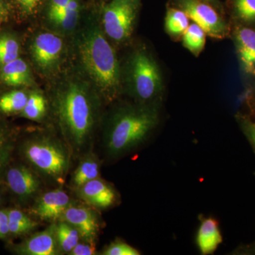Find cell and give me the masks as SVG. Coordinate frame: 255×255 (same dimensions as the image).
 I'll use <instances>...</instances> for the list:
<instances>
[{
  "instance_id": "cell-1",
  "label": "cell",
  "mask_w": 255,
  "mask_h": 255,
  "mask_svg": "<svg viewBox=\"0 0 255 255\" xmlns=\"http://www.w3.org/2000/svg\"><path fill=\"white\" fill-rule=\"evenodd\" d=\"M55 107L64 141L73 155L83 153L90 145L95 125L91 96L85 87L70 84L57 95Z\"/></svg>"
},
{
  "instance_id": "cell-2",
  "label": "cell",
  "mask_w": 255,
  "mask_h": 255,
  "mask_svg": "<svg viewBox=\"0 0 255 255\" xmlns=\"http://www.w3.org/2000/svg\"><path fill=\"white\" fill-rule=\"evenodd\" d=\"M157 123L158 114L155 109L130 107L121 110L106 132L107 155L118 158L135 150L145 141Z\"/></svg>"
},
{
  "instance_id": "cell-3",
  "label": "cell",
  "mask_w": 255,
  "mask_h": 255,
  "mask_svg": "<svg viewBox=\"0 0 255 255\" xmlns=\"http://www.w3.org/2000/svg\"><path fill=\"white\" fill-rule=\"evenodd\" d=\"M84 66L102 92L113 100L120 86V70L115 53L97 28L88 30L80 46Z\"/></svg>"
},
{
  "instance_id": "cell-4",
  "label": "cell",
  "mask_w": 255,
  "mask_h": 255,
  "mask_svg": "<svg viewBox=\"0 0 255 255\" xmlns=\"http://www.w3.org/2000/svg\"><path fill=\"white\" fill-rule=\"evenodd\" d=\"M20 152L39 177L61 186L65 184L71 163V151L65 142L46 134L25 140Z\"/></svg>"
},
{
  "instance_id": "cell-5",
  "label": "cell",
  "mask_w": 255,
  "mask_h": 255,
  "mask_svg": "<svg viewBox=\"0 0 255 255\" xmlns=\"http://www.w3.org/2000/svg\"><path fill=\"white\" fill-rule=\"evenodd\" d=\"M132 85L139 100L149 101L161 90V77L157 64L145 52H137L131 63Z\"/></svg>"
},
{
  "instance_id": "cell-6",
  "label": "cell",
  "mask_w": 255,
  "mask_h": 255,
  "mask_svg": "<svg viewBox=\"0 0 255 255\" xmlns=\"http://www.w3.org/2000/svg\"><path fill=\"white\" fill-rule=\"evenodd\" d=\"M135 0H113L104 9L106 33L112 39L122 41L130 34L136 16Z\"/></svg>"
},
{
  "instance_id": "cell-7",
  "label": "cell",
  "mask_w": 255,
  "mask_h": 255,
  "mask_svg": "<svg viewBox=\"0 0 255 255\" xmlns=\"http://www.w3.org/2000/svg\"><path fill=\"white\" fill-rule=\"evenodd\" d=\"M188 17L199 25L209 36L222 38L227 33L226 23L209 5L200 0H178Z\"/></svg>"
},
{
  "instance_id": "cell-8",
  "label": "cell",
  "mask_w": 255,
  "mask_h": 255,
  "mask_svg": "<svg viewBox=\"0 0 255 255\" xmlns=\"http://www.w3.org/2000/svg\"><path fill=\"white\" fill-rule=\"evenodd\" d=\"M6 182L11 192L22 203L33 199L41 188L39 176L23 164L6 169Z\"/></svg>"
},
{
  "instance_id": "cell-9",
  "label": "cell",
  "mask_w": 255,
  "mask_h": 255,
  "mask_svg": "<svg viewBox=\"0 0 255 255\" xmlns=\"http://www.w3.org/2000/svg\"><path fill=\"white\" fill-rule=\"evenodd\" d=\"M70 205V196L60 188L48 191L38 197L32 207L31 213L42 221L55 222L62 219Z\"/></svg>"
},
{
  "instance_id": "cell-10",
  "label": "cell",
  "mask_w": 255,
  "mask_h": 255,
  "mask_svg": "<svg viewBox=\"0 0 255 255\" xmlns=\"http://www.w3.org/2000/svg\"><path fill=\"white\" fill-rule=\"evenodd\" d=\"M63 47L60 37L51 33H41L32 45L33 60L42 70H51L58 63Z\"/></svg>"
},
{
  "instance_id": "cell-11",
  "label": "cell",
  "mask_w": 255,
  "mask_h": 255,
  "mask_svg": "<svg viewBox=\"0 0 255 255\" xmlns=\"http://www.w3.org/2000/svg\"><path fill=\"white\" fill-rule=\"evenodd\" d=\"M62 220L76 228L84 241L96 243L100 223L92 210L85 206L70 205L64 213Z\"/></svg>"
},
{
  "instance_id": "cell-12",
  "label": "cell",
  "mask_w": 255,
  "mask_h": 255,
  "mask_svg": "<svg viewBox=\"0 0 255 255\" xmlns=\"http://www.w3.org/2000/svg\"><path fill=\"white\" fill-rule=\"evenodd\" d=\"M14 251L22 255H56L60 251L55 234V224L30 236L14 246Z\"/></svg>"
},
{
  "instance_id": "cell-13",
  "label": "cell",
  "mask_w": 255,
  "mask_h": 255,
  "mask_svg": "<svg viewBox=\"0 0 255 255\" xmlns=\"http://www.w3.org/2000/svg\"><path fill=\"white\" fill-rule=\"evenodd\" d=\"M78 191L84 201L97 209H108L118 201V194L114 188L100 178L86 183Z\"/></svg>"
},
{
  "instance_id": "cell-14",
  "label": "cell",
  "mask_w": 255,
  "mask_h": 255,
  "mask_svg": "<svg viewBox=\"0 0 255 255\" xmlns=\"http://www.w3.org/2000/svg\"><path fill=\"white\" fill-rule=\"evenodd\" d=\"M222 242V234L217 220L211 217L201 220L196 235V244L201 254H214Z\"/></svg>"
},
{
  "instance_id": "cell-15",
  "label": "cell",
  "mask_w": 255,
  "mask_h": 255,
  "mask_svg": "<svg viewBox=\"0 0 255 255\" xmlns=\"http://www.w3.org/2000/svg\"><path fill=\"white\" fill-rule=\"evenodd\" d=\"M236 42L243 70L255 76V31L248 27L238 28Z\"/></svg>"
},
{
  "instance_id": "cell-16",
  "label": "cell",
  "mask_w": 255,
  "mask_h": 255,
  "mask_svg": "<svg viewBox=\"0 0 255 255\" xmlns=\"http://www.w3.org/2000/svg\"><path fill=\"white\" fill-rule=\"evenodd\" d=\"M1 78L4 84L11 87L28 85L32 81L27 63L20 58L2 66Z\"/></svg>"
},
{
  "instance_id": "cell-17",
  "label": "cell",
  "mask_w": 255,
  "mask_h": 255,
  "mask_svg": "<svg viewBox=\"0 0 255 255\" xmlns=\"http://www.w3.org/2000/svg\"><path fill=\"white\" fill-rule=\"evenodd\" d=\"M100 174V160L93 153L88 152L74 172L72 185L78 190L86 183L99 178Z\"/></svg>"
},
{
  "instance_id": "cell-18",
  "label": "cell",
  "mask_w": 255,
  "mask_h": 255,
  "mask_svg": "<svg viewBox=\"0 0 255 255\" xmlns=\"http://www.w3.org/2000/svg\"><path fill=\"white\" fill-rule=\"evenodd\" d=\"M55 234L60 253H69L80 243V233L66 221H60L55 224Z\"/></svg>"
},
{
  "instance_id": "cell-19",
  "label": "cell",
  "mask_w": 255,
  "mask_h": 255,
  "mask_svg": "<svg viewBox=\"0 0 255 255\" xmlns=\"http://www.w3.org/2000/svg\"><path fill=\"white\" fill-rule=\"evenodd\" d=\"M7 211L9 218L10 235L22 236L31 232L38 226V223L33 221L23 211L18 209H9Z\"/></svg>"
},
{
  "instance_id": "cell-20",
  "label": "cell",
  "mask_w": 255,
  "mask_h": 255,
  "mask_svg": "<svg viewBox=\"0 0 255 255\" xmlns=\"http://www.w3.org/2000/svg\"><path fill=\"white\" fill-rule=\"evenodd\" d=\"M206 34V32L199 25L191 23L182 34L184 46L193 54L199 55L205 46Z\"/></svg>"
},
{
  "instance_id": "cell-21",
  "label": "cell",
  "mask_w": 255,
  "mask_h": 255,
  "mask_svg": "<svg viewBox=\"0 0 255 255\" xmlns=\"http://www.w3.org/2000/svg\"><path fill=\"white\" fill-rule=\"evenodd\" d=\"M79 12L80 4L78 0H71L63 11L50 20L58 27L68 31L73 29L76 26Z\"/></svg>"
},
{
  "instance_id": "cell-22",
  "label": "cell",
  "mask_w": 255,
  "mask_h": 255,
  "mask_svg": "<svg viewBox=\"0 0 255 255\" xmlns=\"http://www.w3.org/2000/svg\"><path fill=\"white\" fill-rule=\"evenodd\" d=\"M28 96L21 90H14L0 97V112L14 114L22 112L27 103Z\"/></svg>"
},
{
  "instance_id": "cell-23",
  "label": "cell",
  "mask_w": 255,
  "mask_h": 255,
  "mask_svg": "<svg viewBox=\"0 0 255 255\" xmlns=\"http://www.w3.org/2000/svg\"><path fill=\"white\" fill-rule=\"evenodd\" d=\"M46 100L43 95L33 92L28 96L27 103L25 106L21 116L32 121H40L46 112Z\"/></svg>"
},
{
  "instance_id": "cell-24",
  "label": "cell",
  "mask_w": 255,
  "mask_h": 255,
  "mask_svg": "<svg viewBox=\"0 0 255 255\" xmlns=\"http://www.w3.org/2000/svg\"><path fill=\"white\" fill-rule=\"evenodd\" d=\"M189 18L183 10L169 9L165 18L166 30L173 36L183 34L189 26Z\"/></svg>"
},
{
  "instance_id": "cell-25",
  "label": "cell",
  "mask_w": 255,
  "mask_h": 255,
  "mask_svg": "<svg viewBox=\"0 0 255 255\" xmlns=\"http://www.w3.org/2000/svg\"><path fill=\"white\" fill-rule=\"evenodd\" d=\"M14 142L9 130L0 124V177L9 165Z\"/></svg>"
},
{
  "instance_id": "cell-26",
  "label": "cell",
  "mask_w": 255,
  "mask_h": 255,
  "mask_svg": "<svg viewBox=\"0 0 255 255\" xmlns=\"http://www.w3.org/2000/svg\"><path fill=\"white\" fill-rule=\"evenodd\" d=\"M19 46L12 36L4 35L0 37V65L4 66L18 58Z\"/></svg>"
},
{
  "instance_id": "cell-27",
  "label": "cell",
  "mask_w": 255,
  "mask_h": 255,
  "mask_svg": "<svg viewBox=\"0 0 255 255\" xmlns=\"http://www.w3.org/2000/svg\"><path fill=\"white\" fill-rule=\"evenodd\" d=\"M235 12L242 21L255 22V0H233Z\"/></svg>"
},
{
  "instance_id": "cell-28",
  "label": "cell",
  "mask_w": 255,
  "mask_h": 255,
  "mask_svg": "<svg viewBox=\"0 0 255 255\" xmlns=\"http://www.w3.org/2000/svg\"><path fill=\"white\" fill-rule=\"evenodd\" d=\"M102 254L105 255H139L140 252L124 241L117 240L112 242L105 248Z\"/></svg>"
},
{
  "instance_id": "cell-29",
  "label": "cell",
  "mask_w": 255,
  "mask_h": 255,
  "mask_svg": "<svg viewBox=\"0 0 255 255\" xmlns=\"http://www.w3.org/2000/svg\"><path fill=\"white\" fill-rule=\"evenodd\" d=\"M97 254V249H96V243H87L85 242L84 243H79L73 251L69 253L70 255H94Z\"/></svg>"
},
{
  "instance_id": "cell-30",
  "label": "cell",
  "mask_w": 255,
  "mask_h": 255,
  "mask_svg": "<svg viewBox=\"0 0 255 255\" xmlns=\"http://www.w3.org/2000/svg\"><path fill=\"white\" fill-rule=\"evenodd\" d=\"M71 0H50L48 7V18L50 19L63 11Z\"/></svg>"
},
{
  "instance_id": "cell-31",
  "label": "cell",
  "mask_w": 255,
  "mask_h": 255,
  "mask_svg": "<svg viewBox=\"0 0 255 255\" xmlns=\"http://www.w3.org/2000/svg\"><path fill=\"white\" fill-rule=\"evenodd\" d=\"M41 0H16V4L25 14H33Z\"/></svg>"
},
{
  "instance_id": "cell-32",
  "label": "cell",
  "mask_w": 255,
  "mask_h": 255,
  "mask_svg": "<svg viewBox=\"0 0 255 255\" xmlns=\"http://www.w3.org/2000/svg\"><path fill=\"white\" fill-rule=\"evenodd\" d=\"M10 235L7 211L0 210V238L4 239Z\"/></svg>"
},
{
  "instance_id": "cell-33",
  "label": "cell",
  "mask_w": 255,
  "mask_h": 255,
  "mask_svg": "<svg viewBox=\"0 0 255 255\" xmlns=\"http://www.w3.org/2000/svg\"><path fill=\"white\" fill-rule=\"evenodd\" d=\"M242 127L247 137L255 149V122L251 120H243Z\"/></svg>"
},
{
  "instance_id": "cell-34",
  "label": "cell",
  "mask_w": 255,
  "mask_h": 255,
  "mask_svg": "<svg viewBox=\"0 0 255 255\" xmlns=\"http://www.w3.org/2000/svg\"><path fill=\"white\" fill-rule=\"evenodd\" d=\"M6 14V6L3 0H0V17Z\"/></svg>"
},
{
  "instance_id": "cell-35",
  "label": "cell",
  "mask_w": 255,
  "mask_h": 255,
  "mask_svg": "<svg viewBox=\"0 0 255 255\" xmlns=\"http://www.w3.org/2000/svg\"><path fill=\"white\" fill-rule=\"evenodd\" d=\"M1 198H2V196H1V191H0V203L1 202Z\"/></svg>"
}]
</instances>
